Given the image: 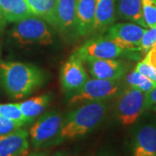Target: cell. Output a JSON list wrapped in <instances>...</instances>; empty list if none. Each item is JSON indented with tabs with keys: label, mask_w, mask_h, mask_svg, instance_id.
I'll use <instances>...</instances> for the list:
<instances>
[{
	"label": "cell",
	"mask_w": 156,
	"mask_h": 156,
	"mask_svg": "<svg viewBox=\"0 0 156 156\" xmlns=\"http://www.w3.org/2000/svg\"><path fill=\"white\" fill-rule=\"evenodd\" d=\"M45 154L44 152H34V153H31V154H28L26 156H45Z\"/></svg>",
	"instance_id": "obj_29"
},
{
	"label": "cell",
	"mask_w": 156,
	"mask_h": 156,
	"mask_svg": "<svg viewBox=\"0 0 156 156\" xmlns=\"http://www.w3.org/2000/svg\"><path fill=\"white\" fill-rule=\"evenodd\" d=\"M119 91V85L116 81L103 80L98 78L89 79L70 97L69 103L70 105L89 102L102 101L111 98Z\"/></svg>",
	"instance_id": "obj_6"
},
{
	"label": "cell",
	"mask_w": 156,
	"mask_h": 156,
	"mask_svg": "<svg viewBox=\"0 0 156 156\" xmlns=\"http://www.w3.org/2000/svg\"><path fill=\"white\" fill-rule=\"evenodd\" d=\"M11 37L21 46H47L53 44V36L47 23L35 16L16 23L11 30Z\"/></svg>",
	"instance_id": "obj_3"
},
{
	"label": "cell",
	"mask_w": 156,
	"mask_h": 156,
	"mask_svg": "<svg viewBox=\"0 0 156 156\" xmlns=\"http://www.w3.org/2000/svg\"><path fill=\"white\" fill-rule=\"evenodd\" d=\"M29 133L22 128L0 138V156H26L29 154Z\"/></svg>",
	"instance_id": "obj_13"
},
{
	"label": "cell",
	"mask_w": 156,
	"mask_h": 156,
	"mask_svg": "<svg viewBox=\"0 0 156 156\" xmlns=\"http://www.w3.org/2000/svg\"><path fill=\"white\" fill-rule=\"evenodd\" d=\"M96 0H76L74 30L78 36L93 33Z\"/></svg>",
	"instance_id": "obj_12"
},
{
	"label": "cell",
	"mask_w": 156,
	"mask_h": 156,
	"mask_svg": "<svg viewBox=\"0 0 156 156\" xmlns=\"http://www.w3.org/2000/svg\"><path fill=\"white\" fill-rule=\"evenodd\" d=\"M6 23H7L6 19L3 17V15L0 13V34L2 33V32L4 31V30L5 29Z\"/></svg>",
	"instance_id": "obj_28"
},
{
	"label": "cell",
	"mask_w": 156,
	"mask_h": 156,
	"mask_svg": "<svg viewBox=\"0 0 156 156\" xmlns=\"http://www.w3.org/2000/svg\"><path fill=\"white\" fill-rule=\"evenodd\" d=\"M146 108H147V110L151 109V110L156 111V86L149 92L147 93Z\"/></svg>",
	"instance_id": "obj_26"
},
{
	"label": "cell",
	"mask_w": 156,
	"mask_h": 156,
	"mask_svg": "<svg viewBox=\"0 0 156 156\" xmlns=\"http://www.w3.org/2000/svg\"><path fill=\"white\" fill-rule=\"evenodd\" d=\"M118 12L124 19L147 28L143 18L141 0H119Z\"/></svg>",
	"instance_id": "obj_19"
},
{
	"label": "cell",
	"mask_w": 156,
	"mask_h": 156,
	"mask_svg": "<svg viewBox=\"0 0 156 156\" xmlns=\"http://www.w3.org/2000/svg\"><path fill=\"white\" fill-rule=\"evenodd\" d=\"M147 93L128 87L120 95L116 105V116L124 127H129L137 122L139 117L147 110Z\"/></svg>",
	"instance_id": "obj_4"
},
{
	"label": "cell",
	"mask_w": 156,
	"mask_h": 156,
	"mask_svg": "<svg viewBox=\"0 0 156 156\" xmlns=\"http://www.w3.org/2000/svg\"><path fill=\"white\" fill-rule=\"evenodd\" d=\"M88 80L89 76L83 66V62L73 53L62 66L60 82L62 89L65 91H76Z\"/></svg>",
	"instance_id": "obj_9"
},
{
	"label": "cell",
	"mask_w": 156,
	"mask_h": 156,
	"mask_svg": "<svg viewBox=\"0 0 156 156\" xmlns=\"http://www.w3.org/2000/svg\"><path fill=\"white\" fill-rule=\"evenodd\" d=\"M126 52V50L108 37H100L87 41L74 53L82 61L85 62L90 58L115 59L124 55Z\"/></svg>",
	"instance_id": "obj_7"
},
{
	"label": "cell",
	"mask_w": 156,
	"mask_h": 156,
	"mask_svg": "<svg viewBox=\"0 0 156 156\" xmlns=\"http://www.w3.org/2000/svg\"><path fill=\"white\" fill-rule=\"evenodd\" d=\"M0 13L7 22L11 23L34 16L26 0H0Z\"/></svg>",
	"instance_id": "obj_14"
},
{
	"label": "cell",
	"mask_w": 156,
	"mask_h": 156,
	"mask_svg": "<svg viewBox=\"0 0 156 156\" xmlns=\"http://www.w3.org/2000/svg\"><path fill=\"white\" fill-rule=\"evenodd\" d=\"M146 28L134 23H120L112 24L107 37L129 53L140 52L139 45Z\"/></svg>",
	"instance_id": "obj_8"
},
{
	"label": "cell",
	"mask_w": 156,
	"mask_h": 156,
	"mask_svg": "<svg viewBox=\"0 0 156 156\" xmlns=\"http://www.w3.org/2000/svg\"><path fill=\"white\" fill-rule=\"evenodd\" d=\"M115 0H96L94 33H101L109 28L115 21Z\"/></svg>",
	"instance_id": "obj_16"
},
{
	"label": "cell",
	"mask_w": 156,
	"mask_h": 156,
	"mask_svg": "<svg viewBox=\"0 0 156 156\" xmlns=\"http://www.w3.org/2000/svg\"><path fill=\"white\" fill-rule=\"evenodd\" d=\"M76 0H56V27L67 33L75 29Z\"/></svg>",
	"instance_id": "obj_15"
},
{
	"label": "cell",
	"mask_w": 156,
	"mask_h": 156,
	"mask_svg": "<svg viewBox=\"0 0 156 156\" xmlns=\"http://www.w3.org/2000/svg\"><path fill=\"white\" fill-rule=\"evenodd\" d=\"M23 126L22 123L14 122L0 115V138L11 134Z\"/></svg>",
	"instance_id": "obj_24"
},
{
	"label": "cell",
	"mask_w": 156,
	"mask_h": 156,
	"mask_svg": "<svg viewBox=\"0 0 156 156\" xmlns=\"http://www.w3.org/2000/svg\"><path fill=\"white\" fill-rule=\"evenodd\" d=\"M126 82L128 87L138 89L145 93L149 92L156 86V82L151 80L150 78L147 77L146 76L137 71L136 69L128 74L126 77Z\"/></svg>",
	"instance_id": "obj_20"
},
{
	"label": "cell",
	"mask_w": 156,
	"mask_h": 156,
	"mask_svg": "<svg viewBox=\"0 0 156 156\" xmlns=\"http://www.w3.org/2000/svg\"><path fill=\"white\" fill-rule=\"evenodd\" d=\"M63 122L62 115L59 112H48L41 115L30 128L29 135L35 148L54 141L57 138Z\"/></svg>",
	"instance_id": "obj_5"
},
{
	"label": "cell",
	"mask_w": 156,
	"mask_h": 156,
	"mask_svg": "<svg viewBox=\"0 0 156 156\" xmlns=\"http://www.w3.org/2000/svg\"><path fill=\"white\" fill-rule=\"evenodd\" d=\"M133 156H156V125L148 123L137 129L132 145Z\"/></svg>",
	"instance_id": "obj_11"
},
{
	"label": "cell",
	"mask_w": 156,
	"mask_h": 156,
	"mask_svg": "<svg viewBox=\"0 0 156 156\" xmlns=\"http://www.w3.org/2000/svg\"><path fill=\"white\" fill-rule=\"evenodd\" d=\"M0 115L12 120L14 122L22 123L23 125L28 123L27 119L23 115L18 103L0 104Z\"/></svg>",
	"instance_id": "obj_21"
},
{
	"label": "cell",
	"mask_w": 156,
	"mask_h": 156,
	"mask_svg": "<svg viewBox=\"0 0 156 156\" xmlns=\"http://www.w3.org/2000/svg\"><path fill=\"white\" fill-rule=\"evenodd\" d=\"M49 156H68V155L65 154V153H62V152H57V153H55V154H51V155H49Z\"/></svg>",
	"instance_id": "obj_30"
},
{
	"label": "cell",
	"mask_w": 156,
	"mask_h": 156,
	"mask_svg": "<svg viewBox=\"0 0 156 156\" xmlns=\"http://www.w3.org/2000/svg\"><path fill=\"white\" fill-rule=\"evenodd\" d=\"M142 14L147 28L156 26V0H141Z\"/></svg>",
	"instance_id": "obj_22"
},
{
	"label": "cell",
	"mask_w": 156,
	"mask_h": 156,
	"mask_svg": "<svg viewBox=\"0 0 156 156\" xmlns=\"http://www.w3.org/2000/svg\"><path fill=\"white\" fill-rule=\"evenodd\" d=\"M50 99L51 96L50 94H44L31 97L18 104L23 115L27 119L28 122H30L44 114L50 103Z\"/></svg>",
	"instance_id": "obj_17"
},
{
	"label": "cell",
	"mask_w": 156,
	"mask_h": 156,
	"mask_svg": "<svg viewBox=\"0 0 156 156\" xmlns=\"http://www.w3.org/2000/svg\"><path fill=\"white\" fill-rule=\"evenodd\" d=\"M156 43V26L146 30L139 45V50L141 54H145Z\"/></svg>",
	"instance_id": "obj_23"
},
{
	"label": "cell",
	"mask_w": 156,
	"mask_h": 156,
	"mask_svg": "<svg viewBox=\"0 0 156 156\" xmlns=\"http://www.w3.org/2000/svg\"><path fill=\"white\" fill-rule=\"evenodd\" d=\"M135 69L140 73L143 74L147 77L150 78L151 80L156 82V69L154 67H152L149 63L146 62L145 61L140 62L136 65Z\"/></svg>",
	"instance_id": "obj_25"
},
{
	"label": "cell",
	"mask_w": 156,
	"mask_h": 156,
	"mask_svg": "<svg viewBox=\"0 0 156 156\" xmlns=\"http://www.w3.org/2000/svg\"><path fill=\"white\" fill-rule=\"evenodd\" d=\"M145 58L143 61L149 63L152 67H154L156 69V43L151 47V49L146 53Z\"/></svg>",
	"instance_id": "obj_27"
},
{
	"label": "cell",
	"mask_w": 156,
	"mask_h": 156,
	"mask_svg": "<svg viewBox=\"0 0 156 156\" xmlns=\"http://www.w3.org/2000/svg\"><path fill=\"white\" fill-rule=\"evenodd\" d=\"M35 17L56 26V0H26Z\"/></svg>",
	"instance_id": "obj_18"
},
{
	"label": "cell",
	"mask_w": 156,
	"mask_h": 156,
	"mask_svg": "<svg viewBox=\"0 0 156 156\" xmlns=\"http://www.w3.org/2000/svg\"><path fill=\"white\" fill-rule=\"evenodd\" d=\"M0 57H1V44H0Z\"/></svg>",
	"instance_id": "obj_31"
},
{
	"label": "cell",
	"mask_w": 156,
	"mask_h": 156,
	"mask_svg": "<svg viewBox=\"0 0 156 156\" xmlns=\"http://www.w3.org/2000/svg\"><path fill=\"white\" fill-rule=\"evenodd\" d=\"M104 101H89L69 112L63 119L61 130L55 143L83 137L96 128L106 115Z\"/></svg>",
	"instance_id": "obj_2"
},
{
	"label": "cell",
	"mask_w": 156,
	"mask_h": 156,
	"mask_svg": "<svg viewBox=\"0 0 156 156\" xmlns=\"http://www.w3.org/2000/svg\"><path fill=\"white\" fill-rule=\"evenodd\" d=\"M86 62L92 76L98 79L117 81L125 75L126 69L122 62L115 59H87Z\"/></svg>",
	"instance_id": "obj_10"
},
{
	"label": "cell",
	"mask_w": 156,
	"mask_h": 156,
	"mask_svg": "<svg viewBox=\"0 0 156 156\" xmlns=\"http://www.w3.org/2000/svg\"><path fill=\"white\" fill-rule=\"evenodd\" d=\"M44 72L35 65L20 62H0V81L8 95L21 99L44 82Z\"/></svg>",
	"instance_id": "obj_1"
}]
</instances>
